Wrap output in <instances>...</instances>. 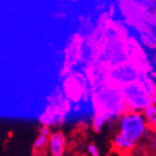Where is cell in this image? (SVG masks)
Here are the masks:
<instances>
[{"label":"cell","instance_id":"cell-1","mask_svg":"<svg viewBox=\"0 0 156 156\" xmlns=\"http://www.w3.org/2000/svg\"><path fill=\"white\" fill-rule=\"evenodd\" d=\"M117 132L111 139V145L120 153H128L141 139H146L151 132L142 112L127 110L115 122Z\"/></svg>","mask_w":156,"mask_h":156},{"label":"cell","instance_id":"cell-2","mask_svg":"<svg viewBox=\"0 0 156 156\" xmlns=\"http://www.w3.org/2000/svg\"><path fill=\"white\" fill-rule=\"evenodd\" d=\"M94 111L106 113L116 121L122 113L127 111L122 88L112 85L104 89L97 96Z\"/></svg>","mask_w":156,"mask_h":156},{"label":"cell","instance_id":"cell-3","mask_svg":"<svg viewBox=\"0 0 156 156\" xmlns=\"http://www.w3.org/2000/svg\"><path fill=\"white\" fill-rule=\"evenodd\" d=\"M122 93L127 107V110L142 112V110L151 104V94L141 81L138 80L122 87Z\"/></svg>","mask_w":156,"mask_h":156},{"label":"cell","instance_id":"cell-4","mask_svg":"<svg viewBox=\"0 0 156 156\" xmlns=\"http://www.w3.org/2000/svg\"><path fill=\"white\" fill-rule=\"evenodd\" d=\"M138 69L131 64H122L115 67L111 72L113 85L120 88L141 79Z\"/></svg>","mask_w":156,"mask_h":156},{"label":"cell","instance_id":"cell-5","mask_svg":"<svg viewBox=\"0 0 156 156\" xmlns=\"http://www.w3.org/2000/svg\"><path fill=\"white\" fill-rule=\"evenodd\" d=\"M66 146L67 142L65 134L60 130L54 131L49 137L47 151L50 156H65Z\"/></svg>","mask_w":156,"mask_h":156},{"label":"cell","instance_id":"cell-6","mask_svg":"<svg viewBox=\"0 0 156 156\" xmlns=\"http://www.w3.org/2000/svg\"><path fill=\"white\" fill-rule=\"evenodd\" d=\"M116 121L111 118L109 115L103 112H95V114L93 116L91 120V128L94 133H101L104 128L110 124L111 122H115Z\"/></svg>","mask_w":156,"mask_h":156},{"label":"cell","instance_id":"cell-7","mask_svg":"<svg viewBox=\"0 0 156 156\" xmlns=\"http://www.w3.org/2000/svg\"><path fill=\"white\" fill-rule=\"evenodd\" d=\"M48 141H49V137L44 136L42 135H38L33 144V151L34 154H42L44 152V150L47 149L48 146Z\"/></svg>","mask_w":156,"mask_h":156},{"label":"cell","instance_id":"cell-8","mask_svg":"<svg viewBox=\"0 0 156 156\" xmlns=\"http://www.w3.org/2000/svg\"><path fill=\"white\" fill-rule=\"evenodd\" d=\"M142 114H143L147 123L149 124V126L155 123L156 122V105L151 103V105L146 107L142 110Z\"/></svg>","mask_w":156,"mask_h":156},{"label":"cell","instance_id":"cell-9","mask_svg":"<svg viewBox=\"0 0 156 156\" xmlns=\"http://www.w3.org/2000/svg\"><path fill=\"white\" fill-rule=\"evenodd\" d=\"M146 139L149 142V147H150L151 151H152L153 152L156 153V134L151 131Z\"/></svg>","mask_w":156,"mask_h":156},{"label":"cell","instance_id":"cell-10","mask_svg":"<svg viewBox=\"0 0 156 156\" xmlns=\"http://www.w3.org/2000/svg\"><path fill=\"white\" fill-rule=\"evenodd\" d=\"M87 151L90 156H100V151H99L98 147L94 143H91L88 145Z\"/></svg>","mask_w":156,"mask_h":156},{"label":"cell","instance_id":"cell-11","mask_svg":"<svg viewBox=\"0 0 156 156\" xmlns=\"http://www.w3.org/2000/svg\"><path fill=\"white\" fill-rule=\"evenodd\" d=\"M51 133H52V131L51 129V127L47 126V125H42L38 130V135H42V136H47V137H50Z\"/></svg>","mask_w":156,"mask_h":156},{"label":"cell","instance_id":"cell-12","mask_svg":"<svg viewBox=\"0 0 156 156\" xmlns=\"http://www.w3.org/2000/svg\"><path fill=\"white\" fill-rule=\"evenodd\" d=\"M151 103H152V104L156 105V92L151 96Z\"/></svg>","mask_w":156,"mask_h":156},{"label":"cell","instance_id":"cell-13","mask_svg":"<svg viewBox=\"0 0 156 156\" xmlns=\"http://www.w3.org/2000/svg\"><path fill=\"white\" fill-rule=\"evenodd\" d=\"M150 130H151V132H153V133H155V134H156V122L150 126Z\"/></svg>","mask_w":156,"mask_h":156},{"label":"cell","instance_id":"cell-14","mask_svg":"<svg viewBox=\"0 0 156 156\" xmlns=\"http://www.w3.org/2000/svg\"><path fill=\"white\" fill-rule=\"evenodd\" d=\"M34 156H43V155H42V154H35Z\"/></svg>","mask_w":156,"mask_h":156},{"label":"cell","instance_id":"cell-15","mask_svg":"<svg viewBox=\"0 0 156 156\" xmlns=\"http://www.w3.org/2000/svg\"><path fill=\"white\" fill-rule=\"evenodd\" d=\"M81 156H90V155L89 154H82Z\"/></svg>","mask_w":156,"mask_h":156}]
</instances>
